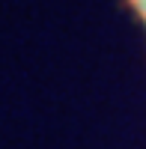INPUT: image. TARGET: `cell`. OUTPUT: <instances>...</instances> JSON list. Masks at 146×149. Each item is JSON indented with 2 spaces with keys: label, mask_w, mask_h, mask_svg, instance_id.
Here are the masks:
<instances>
[{
  "label": "cell",
  "mask_w": 146,
  "mask_h": 149,
  "mask_svg": "<svg viewBox=\"0 0 146 149\" xmlns=\"http://www.w3.org/2000/svg\"><path fill=\"white\" fill-rule=\"evenodd\" d=\"M125 3H128V9L140 18V24L146 27V0H125Z\"/></svg>",
  "instance_id": "obj_1"
}]
</instances>
